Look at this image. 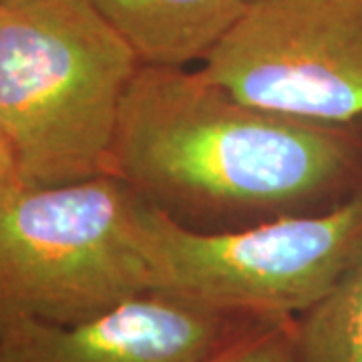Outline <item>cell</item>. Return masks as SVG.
I'll use <instances>...</instances> for the list:
<instances>
[{
  "label": "cell",
  "mask_w": 362,
  "mask_h": 362,
  "mask_svg": "<svg viewBox=\"0 0 362 362\" xmlns=\"http://www.w3.org/2000/svg\"><path fill=\"white\" fill-rule=\"evenodd\" d=\"M0 187L6 189H23L18 173H16V165L14 159L11 156L8 145L4 143V139L0 137Z\"/></svg>",
  "instance_id": "cell-10"
},
{
  "label": "cell",
  "mask_w": 362,
  "mask_h": 362,
  "mask_svg": "<svg viewBox=\"0 0 362 362\" xmlns=\"http://www.w3.org/2000/svg\"><path fill=\"white\" fill-rule=\"evenodd\" d=\"M141 199L113 175L0 202V330L78 324L149 292Z\"/></svg>",
  "instance_id": "cell-3"
},
{
  "label": "cell",
  "mask_w": 362,
  "mask_h": 362,
  "mask_svg": "<svg viewBox=\"0 0 362 362\" xmlns=\"http://www.w3.org/2000/svg\"><path fill=\"white\" fill-rule=\"evenodd\" d=\"M145 66L204 63L250 0H89Z\"/></svg>",
  "instance_id": "cell-7"
},
{
  "label": "cell",
  "mask_w": 362,
  "mask_h": 362,
  "mask_svg": "<svg viewBox=\"0 0 362 362\" xmlns=\"http://www.w3.org/2000/svg\"><path fill=\"white\" fill-rule=\"evenodd\" d=\"M296 362H362V254L328 294L296 316Z\"/></svg>",
  "instance_id": "cell-8"
},
{
  "label": "cell",
  "mask_w": 362,
  "mask_h": 362,
  "mask_svg": "<svg viewBox=\"0 0 362 362\" xmlns=\"http://www.w3.org/2000/svg\"><path fill=\"white\" fill-rule=\"evenodd\" d=\"M258 320L149 290L85 322L11 324L0 362H206Z\"/></svg>",
  "instance_id": "cell-6"
},
{
  "label": "cell",
  "mask_w": 362,
  "mask_h": 362,
  "mask_svg": "<svg viewBox=\"0 0 362 362\" xmlns=\"http://www.w3.org/2000/svg\"><path fill=\"white\" fill-rule=\"evenodd\" d=\"M14 192H18V189H6V187H0V202H2L4 197H8V195H13Z\"/></svg>",
  "instance_id": "cell-11"
},
{
  "label": "cell",
  "mask_w": 362,
  "mask_h": 362,
  "mask_svg": "<svg viewBox=\"0 0 362 362\" xmlns=\"http://www.w3.org/2000/svg\"><path fill=\"white\" fill-rule=\"evenodd\" d=\"M149 290L247 318H296L362 254V187L337 206L232 232H195L141 202Z\"/></svg>",
  "instance_id": "cell-4"
},
{
  "label": "cell",
  "mask_w": 362,
  "mask_h": 362,
  "mask_svg": "<svg viewBox=\"0 0 362 362\" xmlns=\"http://www.w3.org/2000/svg\"><path fill=\"white\" fill-rule=\"evenodd\" d=\"M109 175L183 228L232 232L361 189L362 123L280 115L199 69L141 65L121 105Z\"/></svg>",
  "instance_id": "cell-1"
},
{
  "label": "cell",
  "mask_w": 362,
  "mask_h": 362,
  "mask_svg": "<svg viewBox=\"0 0 362 362\" xmlns=\"http://www.w3.org/2000/svg\"><path fill=\"white\" fill-rule=\"evenodd\" d=\"M199 71L259 109L362 123V0H250Z\"/></svg>",
  "instance_id": "cell-5"
},
{
  "label": "cell",
  "mask_w": 362,
  "mask_h": 362,
  "mask_svg": "<svg viewBox=\"0 0 362 362\" xmlns=\"http://www.w3.org/2000/svg\"><path fill=\"white\" fill-rule=\"evenodd\" d=\"M139 66L89 0H0V137L23 187L109 175Z\"/></svg>",
  "instance_id": "cell-2"
},
{
  "label": "cell",
  "mask_w": 362,
  "mask_h": 362,
  "mask_svg": "<svg viewBox=\"0 0 362 362\" xmlns=\"http://www.w3.org/2000/svg\"><path fill=\"white\" fill-rule=\"evenodd\" d=\"M206 362H296V318L258 320Z\"/></svg>",
  "instance_id": "cell-9"
}]
</instances>
